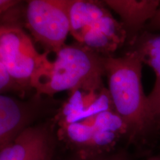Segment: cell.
<instances>
[{
  "instance_id": "obj_1",
  "label": "cell",
  "mask_w": 160,
  "mask_h": 160,
  "mask_svg": "<svg viewBox=\"0 0 160 160\" xmlns=\"http://www.w3.org/2000/svg\"><path fill=\"white\" fill-rule=\"evenodd\" d=\"M57 139L73 154L91 157L117 151L128 142L127 128L113 108L108 88L69 93L55 117Z\"/></svg>"
},
{
  "instance_id": "obj_2",
  "label": "cell",
  "mask_w": 160,
  "mask_h": 160,
  "mask_svg": "<svg viewBox=\"0 0 160 160\" xmlns=\"http://www.w3.org/2000/svg\"><path fill=\"white\" fill-rule=\"evenodd\" d=\"M143 62L131 50L105 60L108 91L116 113L128 131V142L142 145L155 134L154 122L142 84Z\"/></svg>"
},
{
  "instance_id": "obj_3",
  "label": "cell",
  "mask_w": 160,
  "mask_h": 160,
  "mask_svg": "<svg viewBox=\"0 0 160 160\" xmlns=\"http://www.w3.org/2000/svg\"><path fill=\"white\" fill-rule=\"evenodd\" d=\"M53 60L48 58L31 82L37 95L53 96L60 92L77 90L97 91L105 88L103 57L85 46L65 45Z\"/></svg>"
},
{
  "instance_id": "obj_4",
  "label": "cell",
  "mask_w": 160,
  "mask_h": 160,
  "mask_svg": "<svg viewBox=\"0 0 160 160\" xmlns=\"http://www.w3.org/2000/svg\"><path fill=\"white\" fill-rule=\"evenodd\" d=\"M68 13L70 34L98 54L111 57L127 41L122 25L103 1L68 0Z\"/></svg>"
},
{
  "instance_id": "obj_5",
  "label": "cell",
  "mask_w": 160,
  "mask_h": 160,
  "mask_svg": "<svg viewBox=\"0 0 160 160\" xmlns=\"http://www.w3.org/2000/svg\"><path fill=\"white\" fill-rule=\"evenodd\" d=\"M48 53H40L31 38L18 25H0V62L22 88H31L32 79L48 58Z\"/></svg>"
},
{
  "instance_id": "obj_6",
  "label": "cell",
  "mask_w": 160,
  "mask_h": 160,
  "mask_svg": "<svg viewBox=\"0 0 160 160\" xmlns=\"http://www.w3.org/2000/svg\"><path fill=\"white\" fill-rule=\"evenodd\" d=\"M25 23L48 53H57L71 33L68 0H31L25 8Z\"/></svg>"
},
{
  "instance_id": "obj_7",
  "label": "cell",
  "mask_w": 160,
  "mask_h": 160,
  "mask_svg": "<svg viewBox=\"0 0 160 160\" xmlns=\"http://www.w3.org/2000/svg\"><path fill=\"white\" fill-rule=\"evenodd\" d=\"M56 140L49 125H31L0 150V160H52Z\"/></svg>"
},
{
  "instance_id": "obj_8",
  "label": "cell",
  "mask_w": 160,
  "mask_h": 160,
  "mask_svg": "<svg viewBox=\"0 0 160 160\" xmlns=\"http://www.w3.org/2000/svg\"><path fill=\"white\" fill-rule=\"evenodd\" d=\"M103 2L119 17L131 45L144 31L160 5V0H105Z\"/></svg>"
},
{
  "instance_id": "obj_9",
  "label": "cell",
  "mask_w": 160,
  "mask_h": 160,
  "mask_svg": "<svg viewBox=\"0 0 160 160\" xmlns=\"http://www.w3.org/2000/svg\"><path fill=\"white\" fill-rule=\"evenodd\" d=\"M33 104L8 94L0 95V150L31 125L36 111Z\"/></svg>"
},
{
  "instance_id": "obj_10",
  "label": "cell",
  "mask_w": 160,
  "mask_h": 160,
  "mask_svg": "<svg viewBox=\"0 0 160 160\" xmlns=\"http://www.w3.org/2000/svg\"><path fill=\"white\" fill-rule=\"evenodd\" d=\"M144 63L151 58L160 57V32L143 31L132 44Z\"/></svg>"
},
{
  "instance_id": "obj_11",
  "label": "cell",
  "mask_w": 160,
  "mask_h": 160,
  "mask_svg": "<svg viewBox=\"0 0 160 160\" xmlns=\"http://www.w3.org/2000/svg\"><path fill=\"white\" fill-rule=\"evenodd\" d=\"M25 90L13 81L4 65L0 62V95L7 94L9 92H16L21 94Z\"/></svg>"
},
{
  "instance_id": "obj_12",
  "label": "cell",
  "mask_w": 160,
  "mask_h": 160,
  "mask_svg": "<svg viewBox=\"0 0 160 160\" xmlns=\"http://www.w3.org/2000/svg\"><path fill=\"white\" fill-rule=\"evenodd\" d=\"M66 160H133L130 157L129 153L125 150H117L111 153L106 154L91 156V157H84L73 154L71 157Z\"/></svg>"
},
{
  "instance_id": "obj_13",
  "label": "cell",
  "mask_w": 160,
  "mask_h": 160,
  "mask_svg": "<svg viewBox=\"0 0 160 160\" xmlns=\"http://www.w3.org/2000/svg\"><path fill=\"white\" fill-rule=\"evenodd\" d=\"M21 3L17 0H0V24L6 17V15Z\"/></svg>"
},
{
  "instance_id": "obj_14",
  "label": "cell",
  "mask_w": 160,
  "mask_h": 160,
  "mask_svg": "<svg viewBox=\"0 0 160 160\" xmlns=\"http://www.w3.org/2000/svg\"><path fill=\"white\" fill-rule=\"evenodd\" d=\"M144 31L160 32V5L154 17L146 25Z\"/></svg>"
},
{
  "instance_id": "obj_15",
  "label": "cell",
  "mask_w": 160,
  "mask_h": 160,
  "mask_svg": "<svg viewBox=\"0 0 160 160\" xmlns=\"http://www.w3.org/2000/svg\"><path fill=\"white\" fill-rule=\"evenodd\" d=\"M152 116L155 126V133L160 132V99L152 109Z\"/></svg>"
},
{
  "instance_id": "obj_16",
  "label": "cell",
  "mask_w": 160,
  "mask_h": 160,
  "mask_svg": "<svg viewBox=\"0 0 160 160\" xmlns=\"http://www.w3.org/2000/svg\"><path fill=\"white\" fill-rule=\"evenodd\" d=\"M147 160H160V150L157 152V153L150 156V157L147 159Z\"/></svg>"
}]
</instances>
